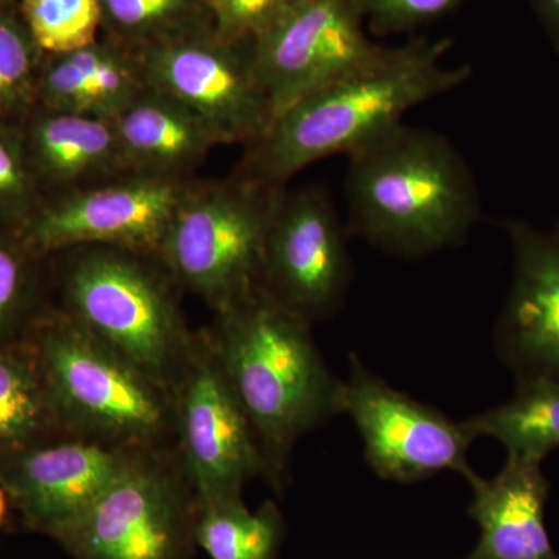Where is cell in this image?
Listing matches in <instances>:
<instances>
[{
  "label": "cell",
  "instance_id": "cell-13",
  "mask_svg": "<svg viewBox=\"0 0 559 559\" xmlns=\"http://www.w3.org/2000/svg\"><path fill=\"white\" fill-rule=\"evenodd\" d=\"M342 412L355 421L366 459L385 480L412 484L441 471L466 480L476 476L468 463L474 437L462 423L390 388L352 355V373L344 382Z\"/></svg>",
  "mask_w": 559,
  "mask_h": 559
},
{
  "label": "cell",
  "instance_id": "cell-27",
  "mask_svg": "<svg viewBox=\"0 0 559 559\" xmlns=\"http://www.w3.org/2000/svg\"><path fill=\"white\" fill-rule=\"evenodd\" d=\"M40 204L20 121L0 120V229L20 234Z\"/></svg>",
  "mask_w": 559,
  "mask_h": 559
},
{
  "label": "cell",
  "instance_id": "cell-22",
  "mask_svg": "<svg viewBox=\"0 0 559 559\" xmlns=\"http://www.w3.org/2000/svg\"><path fill=\"white\" fill-rule=\"evenodd\" d=\"M285 521L274 502L250 511L242 499L200 502L194 539L212 559H275Z\"/></svg>",
  "mask_w": 559,
  "mask_h": 559
},
{
  "label": "cell",
  "instance_id": "cell-1",
  "mask_svg": "<svg viewBox=\"0 0 559 559\" xmlns=\"http://www.w3.org/2000/svg\"><path fill=\"white\" fill-rule=\"evenodd\" d=\"M450 40H412L294 103L246 146L238 173L275 187L316 162L353 153L403 124L415 106L455 90L468 66L447 68Z\"/></svg>",
  "mask_w": 559,
  "mask_h": 559
},
{
  "label": "cell",
  "instance_id": "cell-2",
  "mask_svg": "<svg viewBox=\"0 0 559 559\" xmlns=\"http://www.w3.org/2000/svg\"><path fill=\"white\" fill-rule=\"evenodd\" d=\"M215 316L210 340L255 432L264 477L282 489L300 437L342 414L344 382L320 355L312 323L260 285Z\"/></svg>",
  "mask_w": 559,
  "mask_h": 559
},
{
  "label": "cell",
  "instance_id": "cell-24",
  "mask_svg": "<svg viewBox=\"0 0 559 559\" xmlns=\"http://www.w3.org/2000/svg\"><path fill=\"white\" fill-rule=\"evenodd\" d=\"M43 58L17 0L0 2V120L21 121L35 108Z\"/></svg>",
  "mask_w": 559,
  "mask_h": 559
},
{
  "label": "cell",
  "instance_id": "cell-3",
  "mask_svg": "<svg viewBox=\"0 0 559 559\" xmlns=\"http://www.w3.org/2000/svg\"><path fill=\"white\" fill-rule=\"evenodd\" d=\"M348 159L353 230L385 252L428 255L459 245L479 219L473 173L437 132L403 123Z\"/></svg>",
  "mask_w": 559,
  "mask_h": 559
},
{
  "label": "cell",
  "instance_id": "cell-26",
  "mask_svg": "<svg viewBox=\"0 0 559 559\" xmlns=\"http://www.w3.org/2000/svg\"><path fill=\"white\" fill-rule=\"evenodd\" d=\"M22 20L46 55L90 46L102 36L100 0H17Z\"/></svg>",
  "mask_w": 559,
  "mask_h": 559
},
{
  "label": "cell",
  "instance_id": "cell-20",
  "mask_svg": "<svg viewBox=\"0 0 559 559\" xmlns=\"http://www.w3.org/2000/svg\"><path fill=\"white\" fill-rule=\"evenodd\" d=\"M68 436L27 334L0 344V459Z\"/></svg>",
  "mask_w": 559,
  "mask_h": 559
},
{
  "label": "cell",
  "instance_id": "cell-28",
  "mask_svg": "<svg viewBox=\"0 0 559 559\" xmlns=\"http://www.w3.org/2000/svg\"><path fill=\"white\" fill-rule=\"evenodd\" d=\"M364 22L378 35L412 31L439 20L462 0H356Z\"/></svg>",
  "mask_w": 559,
  "mask_h": 559
},
{
  "label": "cell",
  "instance_id": "cell-21",
  "mask_svg": "<svg viewBox=\"0 0 559 559\" xmlns=\"http://www.w3.org/2000/svg\"><path fill=\"white\" fill-rule=\"evenodd\" d=\"M474 440L491 437L510 459L543 463L559 448V380L522 378L507 403L463 421Z\"/></svg>",
  "mask_w": 559,
  "mask_h": 559
},
{
  "label": "cell",
  "instance_id": "cell-18",
  "mask_svg": "<svg viewBox=\"0 0 559 559\" xmlns=\"http://www.w3.org/2000/svg\"><path fill=\"white\" fill-rule=\"evenodd\" d=\"M148 86L139 51L105 36L40 62L36 105L114 120Z\"/></svg>",
  "mask_w": 559,
  "mask_h": 559
},
{
  "label": "cell",
  "instance_id": "cell-29",
  "mask_svg": "<svg viewBox=\"0 0 559 559\" xmlns=\"http://www.w3.org/2000/svg\"><path fill=\"white\" fill-rule=\"evenodd\" d=\"M293 0H224L215 31L230 43H255Z\"/></svg>",
  "mask_w": 559,
  "mask_h": 559
},
{
  "label": "cell",
  "instance_id": "cell-8",
  "mask_svg": "<svg viewBox=\"0 0 559 559\" xmlns=\"http://www.w3.org/2000/svg\"><path fill=\"white\" fill-rule=\"evenodd\" d=\"M175 444L200 502L241 499L264 476L259 441L209 331H193L170 384Z\"/></svg>",
  "mask_w": 559,
  "mask_h": 559
},
{
  "label": "cell",
  "instance_id": "cell-32",
  "mask_svg": "<svg viewBox=\"0 0 559 559\" xmlns=\"http://www.w3.org/2000/svg\"><path fill=\"white\" fill-rule=\"evenodd\" d=\"M9 499H7L5 492L0 488V525H2L3 520H5L7 511H9Z\"/></svg>",
  "mask_w": 559,
  "mask_h": 559
},
{
  "label": "cell",
  "instance_id": "cell-16",
  "mask_svg": "<svg viewBox=\"0 0 559 559\" xmlns=\"http://www.w3.org/2000/svg\"><path fill=\"white\" fill-rule=\"evenodd\" d=\"M20 124L43 201L132 173L114 120L35 106Z\"/></svg>",
  "mask_w": 559,
  "mask_h": 559
},
{
  "label": "cell",
  "instance_id": "cell-19",
  "mask_svg": "<svg viewBox=\"0 0 559 559\" xmlns=\"http://www.w3.org/2000/svg\"><path fill=\"white\" fill-rule=\"evenodd\" d=\"M114 124L131 170L159 178L194 179L210 151L221 145L198 114L150 84Z\"/></svg>",
  "mask_w": 559,
  "mask_h": 559
},
{
  "label": "cell",
  "instance_id": "cell-33",
  "mask_svg": "<svg viewBox=\"0 0 559 559\" xmlns=\"http://www.w3.org/2000/svg\"><path fill=\"white\" fill-rule=\"evenodd\" d=\"M0 2H3V0H0Z\"/></svg>",
  "mask_w": 559,
  "mask_h": 559
},
{
  "label": "cell",
  "instance_id": "cell-7",
  "mask_svg": "<svg viewBox=\"0 0 559 559\" xmlns=\"http://www.w3.org/2000/svg\"><path fill=\"white\" fill-rule=\"evenodd\" d=\"M200 500L176 444L138 452L57 539L73 559H190Z\"/></svg>",
  "mask_w": 559,
  "mask_h": 559
},
{
  "label": "cell",
  "instance_id": "cell-30",
  "mask_svg": "<svg viewBox=\"0 0 559 559\" xmlns=\"http://www.w3.org/2000/svg\"><path fill=\"white\" fill-rule=\"evenodd\" d=\"M547 35L559 51V0H530Z\"/></svg>",
  "mask_w": 559,
  "mask_h": 559
},
{
  "label": "cell",
  "instance_id": "cell-5",
  "mask_svg": "<svg viewBox=\"0 0 559 559\" xmlns=\"http://www.w3.org/2000/svg\"><path fill=\"white\" fill-rule=\"evenodd\" d=\"M61 308L95 340L170 389L193 331L159 257L112 246L62 250Z\"/></svg>",
  "mask_w": 559,
  "mask_h": 559
},
{
  "label": "cell",
  "instance_id": "cell-31",
  "mask_svg": "<svg viewBox=\"0 0 559 559\" xmlns=\"http://www.w3.org/2000/svg\"><path fill=\"white\" fill-rule=\"evenodd\" d=\"M205 3V7L210 10V13L213 14V20L216 21L218 17L221 9H223L224 0H202Z\"/></svg>",
  "mask_w": 559,
  "mask_h": 559
},
{
  "label": "cell",
  "instance_id": "cell-12",
  "mask_svg": "<svg viewBox=\"0 0 559 559\" xmlns=\"http://www.w3.org/2000/svg\"><path fill=\"white\" fill-rule=\"evenodd\" d=\"M352 277L347 238L320 187L285 189L272 213L260 288L310 323L341 307Z\"/></svg>",
  "mask_w": 559,
  "mask_h": 559
},
{
  "label": "cell",
  "instance_id": "cell-10",
  "mask_svg": "<svg viewBox=\"0 0 559 559\" xmlns=\"http://www.w3.org/2000/svg\"><path fill=\"white\" fill-rule=\"evenodd\" d=\"M252 43H230L215 28L140 51L146 83L186 105L221 145L257 142L275 119L257 80Z\"/></svg>",
  "mask_w": 559,
  "mask_h": 559
},
{
  "label": "cell",
  "instance_id": "cell-25",
  "mask_svg": "<svg viewBox=\"0 0 559 559\" xmlns=\"http://www.w3.org/2000/svg\"><path fill=\"white\" fill-rule=\"evenodd\" d=\"M17 231L0 229V344L17 341L39 318L38 263Z\"/></svg>",
  "mask_w": 559,
  "mask_h": 559
},
{
  "label": "cell",
  "instance_id": "cell-15",
  "mask_svg": "<svg viewBox=\"0 0 559 559\" xmlns=\"http://www.w3.org/2000/svg\"><path fill=\"white\" fill-rule=\"evenodd\" d=\"M513 248V282L500 316V358L522 378L559 380V231L546 234L522 221H507Z\"/></svg>",
  "mask_w": 559,
  "mask_h": 559
},
{
  "label": "cell",
  "instance_id": "cell-17",
  "mask_svg": "<svg viewBox=\"0 0 559 559\" xmlns=\"http://www.w3.org/2000/svg\"><path fill=\"white\" fill-rule=\"evenodd\" d=\"M468 484L480 538L465 559H559L544 521L549 481L540 463L509 457L498 476Z\"/></svg>",
  "mask_w": 559,
  "mask_h": 559
},
{
  "label": "cell",
  "instance_id": "cell-11",
  "mask_svg": "<svg viewBox=\"0 0 559 559\" xmlns=\"http://www.w3.org/2000/svg\"><path fill=\"white\" fill-rule=\"evenodd\" d=\"M384 50L364 33L356 0H293L253 43L252 64L277 117Z\"/></svg>",
  "mask_w": 559,
  "mask_h": 559
},
{
  "label": "cell",
  "instance_id": "cell-23",
  "mask_svg": "<svg viewBox=\"0 0 559 559\" xmlns=\"http://www.w3.org/2000/svg\"><path fill=\"white\" fill-rule=\"evenodd\" d=\"M102 36L135 51L215 28L202 0H100Z\"/></svg>",
  "mask_w": 559,
  "mask_h": 559
},
{
  "label": "cell",
  "instance_id": "cell-6",
  "mask_svg": "<svg viewBox=\"0 0 559 559\" xmlns=\"http://www.w3.org/2000/svg\"><path fill=\"white\" fill-rule=\"evenodd\" d=\"M285 189L238 171L224 180L194 179L159 252L179 288L215 312L255 289L272 213Z\"/></svg>",
  "mask_w": 559,
  "mask_h": 559
},
{
  "label": "cell",
  "instance_id": "cell-9",
  "mask_svg": "<svg viewBox=\"0 0 559 559\" xmlns=\"http://www.w3.org/2000/svg\"><path fill=\"white\" fill-rule=\"evenodd\" d=\"M194 179L128 173L44 200L20 235L43 259L79 246L159 257L173 215Z\"/></svg>",
  "mask_w": 559,
  "mask_h": 559
},
{
  "label": "cell",
  "instance_id": "cell-4",
  "mask_svg": "<svg viewBox=\"0 0 559 559\" xmlns=\"http://www.w3.org/2000/svg\"><path fill=\"white\" fill-rule=\"evenodd\" d=\"M69 436L120 450L175 443L170 389L70 319L46 308L27 333Z\"/></svg>",
  "mask_w": 559,
  "mask_h": 559
},
{
  "label": "cell",
  "instance_id": "cell-14",
  "mask_svg": "<svg viewBox=\"0 0 559 559\" xmlns=\"http://www.w3.org/2000/svg\"><path fill=\"white\" fill-rule=\"evenodd\" d=\"M140 451L61 437L0 459V488L25 528L57 540Z\"/></svg>",
  "mask_w": 559,
  "mask_h": 559
}]
</instances>
